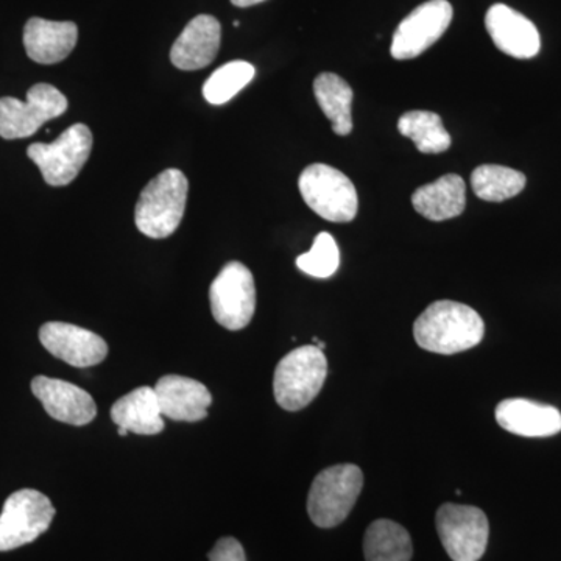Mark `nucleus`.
<instances>
[{"instance_id":"obj_1","label":"nucleus","mask_w":561,"mask_h":561,"mask_svg":"<svg viewBox=\"0 0 561 561\" xmlns=\"http://www.w3.org/2000/svg\"><path fill=\"white\" fill-rule=\"evenodd\" d=\"M483 334L482 317L470 306L449 300L432 302L413 324L420 348L445 356L474 348Z\"/></svg>"},{"instance_id":"obj_2","label":"nucleus","mask_w":561,"mask_h":561,"mask_svg":"<svg viewBox=\"0 0 561 561\" xmlns=\"http://www.w3.org/2000/svg\"><path fill=\"white\" fill-rule=\"evenodd\" d=\"M190 181L179 169H168L154 176L140 192L135 208V224L144 236L165 239L179 230L186 210Z\"/></svg>"},{"instance_id":"obj_3","label":"nucleus","mask_w":561,"mask_h":561,"mask_svg":"<svg viewBox=\"0 0 561 561\" xmlns=\"http://www.w3.org/2000/svg\"><path fill=\"white\" fill-rule=\"evenodd\" d=\"M328 360L316 345L290 351L273 376V393L279 408L297 412L308 408L327 381Z\"/></svg>"},{"instance_id":"obj_4","label":"nucleus","mask_w":561,"mask_h":561,"mask_svg":"<svg viewBox=\"0 0 561 561\" xmlns=\"http://www.w3.org/2000/svg\"><path fill=\"white\" fill-rule=\"evenodd\" d=\"M362 486L364 474L357 465H335L321 471L309 490V518L320 529L337 527L348 518Z\"/></svg>"},{"instance_id":"obj_5","label":"nucleus","mask_w":561,"mask_h":561,"mask_svg":"<svg viewBox=\"0 0 561 561\" xmlns=\"http://www.w3.org/2000/svg\"><path fill=\"white\" fill-rule=\"evenodd\" d=\"M302 201L321 219L346 224L356 219L359 198L353 181L327 164L306 168L298 180Z\"/></svg>"},{"instance_id":"obj_6","label":"nucleus","mask_w":561,"mask_h":561,"mask_svg":"<svg viewBox=\"0 0 561 561\" xmlns=\"http://www.w3.org/2000/svg\"><path fill=\"white\" fill-rule=\"evenodd\" d=\"M92 133L84 124H76L62 131L51 144L36 142L28 147V158L38 165L49 186H68L79 176L90 160Z\"/></svg>"},{"instance_id":"obj_7","label":"nucleus","mask_w":561,"mask_h":561,"mask_svg":"<svg viewBox=\"0 0 561 561\" xmlns=\"http://www.w3.org/2000/svg\"><path fill=\"white\" fill-rule=\"evenodd\" d=\"M210 311L220 327L241 331L256 311V284L242 262H228L209 287Z\"/></svg>"},{"instance_id":"obj_8","label":"nucleus","mask_w":561,"mask_h":561,"mask_svg":"<svg viewBox=\"0 0 561 561\" xmlns=\"http://www.w3.org/2000/svg\"><path fill=\"white\" fill-rule=\"evenodd\" d=\"M49 497L38 490L14 491L0 513V552L13 551L38 540L55 518Z\"/></svg>"},{"instance_id":"obj_9","label":"nucleus","mask_w":561,"mask_h":561,"mask_svg":"<svg viewBox=\"0 0 561 561\" xmlns=\"http://www.w3.org/2000/svg\"><path fill=\"white\" fill-rule=\"evenodd\" d=\"M68 99L49 83H38L27 92V102L0 99V136L7 140L31 138L43 124L62 116Z\"/></svg>"},{"instance_id":"obj_10","label":"nucleus","mask_w":561,"mask_h":561,"mask_svg":"<svg viewBox=\"0 0 561 561\" xmlns=\"http://www.w3.org/2000/svg\"><path fill=\"white\" fill-rule=\"evenodd\" d=\"M438 537L453 561H479L489 545L485 513L472 505L443 504L435 516Z\"/></svg>"},{"instance_id":"obj_11","label":"nucleus","mask_w":561,"mask_h":561,"mask_svg":"<svg viewBox=\"0 0 561 561\" xmlns=\"http://www.w3.org/2000/svg\"><path fill=\"white\" fill-rule=\"evenodd\" d=\"M453 14L448 0H430L416 7L394 31L391 57L400 61L420 57L448 31Z\"/></svg>"},{"instance_id":"obj_12","label":"nucleus","mask_w":561,"mask_h":561,"mask_svg":"<svg viewBox=\"0 0 561 561\" xmlns=\"http://www.w3.org/2000/svg\"><path fill=\"white\" fill-rule=\"evenodd\" d=\"M39 341L51 356L77 368L94 367L108 356V345L101 335L62 321L43 324Z\"/></svg>"},{"instance_id":"obj_13","label":"nucleus","mask_w":561,"mask_h":561,"mask_svg":"<svg viewBox=\"0 0 561 561\" xmlns=\"http://www.w3.org/2000/svg\"><path fill=\"white\" fill-rule=\"evenodd\" d=\"M485 27L494 46L513 58L529 60L540 54V33L534 22L504 3H494L486 11Z\"/></svg>"},{"instance_id":"obj_14","label":"nucleus","mask_w":561,"mask_h":561,"mask_svg":"<svg viewBox=\"0 0 561 561\" xmlns=\"http://www.w3.org/2000/svg\"><path fill=\"white\" fill-rule=\"evenodd\" d=\"M32 391L51 419L72 426L90 424L98 415V405L87 390L61 379L36 376Z\"/></svg>"},{"instance_id":"obj_15","label":"nucleus","mask_w":561,"mask_h":561,"mask_svg":"<svg viewBox=\"0 0 561 561\" xmlns=\"http://www.w3.org/2000/svg\"><path fill=\"white\" fill-rule=\"evenodd\" d=\"M162 415L173 421L197 423L208 416L213 394L208 387L195 379L179 375L162 376L153 387Z\"/></svg>"},{"instance_id":"obj_16","label":"nucleus","mask_w":561,"mask_h":561,"mask_svg":"<svg viewBox=\"0 0 561 561\" xmlns=\"http://www.w3.org/2000/svg\"><path fill=\"white\" fill-rule=\"evenodd\" d=\"M220 22L209 14L194 18L173 43L171 61L181 70H198L216 60L220 50Z\"/></svg>"},{"instance_id":"obj_17","label":"nucleus","mask_w":561,"mask_h":561,"mask_svg":"<svg viewBox=\"0 0 561 561\" xmlns=\"http://www.w3.org/2000/svg\"><path fill=\"white\" fill-rule=\"evenodd\" d=\"M496 421L502 430L519 437H552L561 432L559 409L523 398H511L500 402L496 408Z\"/></svg>"},{"instance_id":"obj_18","label":"nucleus","mask_w":561,"mask_h":561,"mask_svg":"<svg viewBox=\"0 0 561 561\" xmlns=\"http://www.w3.org/2000/svg\"><path fill=\"white\" fill-rule=\"evenodd\" d=\"M24 47L28 58L39 65H57L72 54L79 41V27L70 21L32 18L24 27Z\"/></svg>"},{"instance_id":"obj_19","label":"nucleus","mask_w":561,"mask_h":561,"mask_svg":"<svg viewBox=\"0 0 561 561\" xmlns=\"http://www.w3.org/2000/svg\"><path fill=\"white\" fill-rule=\"evenodd\" d=\"M412 205L424 219L432 221L454 219L459 217L467 206V186L461 176L448 173L413 192Z\"/></svg>"},{"instance_id":"obj_20","label":"nucleus","mask_w":561,"mask_h":561,"mask_svg":"<svg viewBox=\"0 0 561 561\" xmlns=\"http://www.w3.org/2000/svg\"><path fill=\"white\" fill-rule=\"evenodd\" d=\"M117 427L138 435H157L164 431L160 401L153 387H139L119 398L111 408Z\"/></svg>"},{"instance_id":"obj_21","label":"nucleus","mask_w":561,"mask_h":561,"mask_svg":"<svg viewBox=\"0 0 561 561\" xmlns=\"http://www.w3.org/2000/svg\"><path fill=\"white\" fill-rule=\"evenodd\" d=\"M313 94L324 116L332 122V131L339 136H348L353 131V90L350 84L337 73H320L313 81Z\"/></svg>"},{"instance_id":"obj_22","label":"nucleus","mask_w":561,"mask_h":561,"mask_svg":"<svg viewBox=\"0 0 561 561\" xmlns=\"http://www.w3.org/2000/svg\"><path fill=\"white\" fill-rule=\"evenodd\" d=\"M364 556L367 561H411V535L401 524L378 519L365 531Z\"/></svg>"},{"instance_id":"obj_23","label":"nucleus","mask_w":561,"mask_h":561,"mask_svg":"<svg viewBox=\"0 0 561 561\" xmlns=\"http://www.w3.org/2000/svg\"><path fill=\"white\" fill-rule=\"evenodd\" d=\"M398 130L404 138L413 140L421 153H443L451 147V136L442 117L431 111H408L398 121Z\"/></svg>"},{"instance_id":"obj_24","label":"nucleus","mask_w":561,"mask_h":561,"mask_svg":"<svg viewBox=\"0 0 561 561\" xmlns=\"http://www.w3.org/2000/svg\"><path fill=\"white\" fill-rule=\"evenodd\" d=\"M526 175L504 165L485 164L471 173L474 194L485 202H505L522 194L526 187Z\"/></svg>"},{"instance_id":"obj_25","label":"nucleus","mask_w":561,"mask_h":561,"mask_svg":"<svg viewBox=\"0 0 561 561\" xmlns=\"http://www.w3.org/2000/svg\"><path fill=\"white\" fill-rule=\"evenodd\" d=\"M253 65L247 61H231L221 66L206 80L203 95L210 105H224L253 80Z\"/></svg>"},{"instance_id":"obj_26","label":"nucleus","mask_w":561,"mask_h":561,"mask_svg":"<svg viewBox=\"0 0 561 561\" xmlns=\"http://www.w3.org/2000/svg\"><path fill=\"white\" fill-rule=\"evenodd\" d=\"M341 265V251L330 232H320L311 251L297 257V267L313 278H331Z\"/></svg>"},{"instance_id":"obj_27","label":"nucleus","mask_w":561,"mask_h":561,"mask_svg":"<svg viewBox=\"0 0 561 561\" xmlns=\"http://www.w3.org/2000/svg\"><path fill=\"white\" fill-rule=\"evenodd\" d=\"M209 561H247L245 551L236 538L225 537L209 552Z\"/></svg>"},{"instance_id":"obj_28","label":"nucleus","mask_w":561,"mask_h":561,"mask_svg":"<svg viewBox=\"0 0 561 561\" xmlns=\"http://www.w3.org/2000/svg\"><path fill=\"white\" fill-rule=\"evenodd\" d=\"M265 2V0H231L232 5L239 9H247V7L257 5V3Z\"/></svg>"},{"instance_id":"obj_29","label":"nucleus","mask_w":561,"mask_h":561,"mask_svg":"<svg viewBox=\"0 0 561 561\" xmlns=\"http://www.w3.org/2000/svg\"><path fill=\"white\" fill-rule=\"evenodd\" d=\"M117 434H119L121 437H127L128 431L124 430V427H117Z\"/></svg>"}]
</instances>
